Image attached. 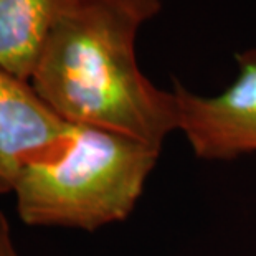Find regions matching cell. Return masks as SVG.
<instances>
[{
  "label": "cell",
  "instance_id": "cell-1",
  "mask_svg": "<svg viewBox=\"0 0 256 256\" xmlns=\"http://www.w3.org/2000/svg\"><path fill=\"white\" fill-rule=\"evenodd\" d=\"M160 0H76L53 26L30 78L70 124L118 132L159 147L178 129L177 100L147 80L136 38Z\"/></svg>",
  "mask_w": 256,
  "mask_h": 256
},
{
  "label": "cell",
  "instance_id": "cell-2",
  "mask_svg": "<svg viewBox=\"0 0 256 256\" xmlns=\"http://www.w3.org/2000/svg\"><path fill=\"white\" fill-rule=\"evenodd\" d=\"M160 150L106 129L70 124L52 149L22 170L14 188L20 218L88 232L126 220Z\"/></svg>",
  "mask_w": 256,
  "mask_h": 256
},
{
  "label": "cell",
  "instance_id": "cell-3",
  "mask_svg": "<svg viewBox=\"0 0 256 256\" xmlns=\"http://www.w3.org/2000/svg\"><path fill=\"white\" fill-rule=\"evenodd\" d=\"M238 76L216 96H200L174 81L178 130L194 154L205 160H232L256 154V48L236 53Z\"/></svg>",
  "mask_w": 256,
  "mask_h": 256
},
{
  "label": "cell",
  "instance_id": "cell-4",
  "mask_svg": "<svg viewBox=\"0 0 256 256\" xmlns=\"http://www.w3.org/2000/svg\"><path fill=\"white\" fill-rule=\"evenodd\" d=\"M68 126L28 81L0 68V192H14L25 166L52 149Z\"/></svg>",
  "mask_w": 256,
  "mask_h": 256
},
{
  "label": "cell",
  "instance_id": "cell-5",
  "mask_svg": "<svg viewBox=\"0 0 256 256\" xmlns=\"http://www.w3.org/2000/svg\"><path fill=\"white\" fill-rule=\"evenodd\" d=\"M76 0H0V68L28 81L46 38Z\"/></svg>",
  "mask_w": 256,
  "mask_h": 256
},
{
  "label": "cell",
  "instance_id": "cell-6",
  "mask_svg": "<svg viewBox=\"0 0 256 256\" xmlns=\"http://www.w3.org/2000/svg\"><path fill=\"white\" fill-rule=\"evenodd\" d=\"M0 256H18L14 248L12 238H10L7 218L2 214H0Z\"/></svg>",
  "mask_w": 256,
  "mask_h": 256
}]
</instances>
